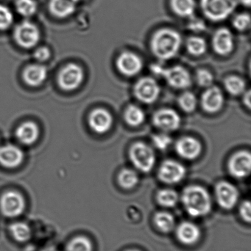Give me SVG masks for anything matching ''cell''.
Returning a JSON list of instances; mask_svg holds the SVG:
<instances>
[{
	"instance_id": "30",
	"label": "cell",
	"mask_w": 251,
	"mask_h": 251,
	"mask_svg": "<svg viewBox=\"0 0 251 251\" xmlns=\"http://www.w3.org/2000/svg\"><path fill=\"white\" fill-rule=\"evenodd\" d=\"M158 203L165 207H173L178 203V193L175 190L171 189H164L158 192L157 196Z\"/></svg>"
},
{
	"instance_id": "37",
	"label": "cell",
	"mask_w": 251,
	"mask_h": 251,
	"mask_svg": "<svg viewBox=\"0 0 251 251\" xmlns=\"http://www.w3.org/2000/svg\"><path fill=\"white\" fill-rule=\"evenodd\" d=\"M152 141L156 149L165 151L170 146L172 143V138L167 134L161 133V134H154L152 137Z\"/></svg>"
},
{
	"instance_id": "35",
	"label": "cell",
	"mask_w": 251,
	"mask_h": 251,
	"mask_svg": "<svg viewBox=\"0 0 251 251\" xmlns=\"http://www.w3.org/2000/svg\"><path fill=\"white\" fill-rule=\"evenodd\" d=\"M13 22V15L11 10L6 6L0 4V30L8 29Z\"/></svg>"
},
{
	"instance_id": "14",
	"label": "cell",
	"mask_w": 251,
	"mask_h": 251,
	"mask_svg": "<svg viewBox=\"0 0 251 251\" xmlns=\"http://www.w3.org/2000/svg\"><path fill=\"white\" fill-rule=\"evenodd\" d=\"M168 85L175 89H186L192 84L191 76L188 71L181 66L165 69L163 75Z\"/></svg>"
},
{
	"instance_id": "40",
	"label": "cell",
	"mask_w": 251,
	"mask_h": 251,
	"mask_svg": "<svg viewBox=\"0 0 251 251\" xmlns=\"http://www.w3.org/2000/svg\"><path fill=\"white\" fill-rule=\"evenodd\" d=\"M34 57L38 61H46L50 57V50L46 47H39L34 52Z\"/></svg>"
},
{
	"instance_id": "9",
	"label": "cell",
	"mask_w": 251,
	"mask_h": 251,
	"mask_svg": "<svg viewBox=\"0 0 251 251\" xmlns=\"http://www.w3.org/2000/svg\"><path fill=\"white\" fill-rule=\"evenodd\" d=\"M187 170L184 165L177 161L168 159L162 162L159 167L158 176L165 184H177L184 179Z\"/></svg>"
},
{
	"instance_id": "22",
	"label": "cell",
	"mask_w": 251,
	"mask_h": 251,
	"mask_svg": "<svg viewBox=\"0 0 251 251\" xmlns=\"http://www.w3.org/2000/svg\"><path fill=\"white\" fill-rule=\"evenodd\" d=\"M76 4L73 0H50L49 10L55 17L65 19L75 12Z\"/></svg>"
},
{
	"instance_id": "27",
	"label": "cell",
	"mask_w": 251,
	"mask_h": 251,
	"mask_svg": "<svg viewBox=\"0 0 251 251\" xmlns=\"http://www.w3.org/2000/svg\"><path fill=\"white\" fill-rule=\"evenodd\" d=\"M224 86L231 95L239 96L245 92L246 84L244 79L240 76H230L224 80Z\"/></svg>"
},
{
	"instance_id": "19",
	"label": "cell",
	"mask_w": 251,
	"mask_h": 251,
	"mask_svg": "<svg viewBox=\"0 0 251 251\" xmlns=\"http://www.w3.org/2000/svg\"><path fill=\"white\" fill-rule=\"evenodd\" d=\"M24 153L19 147L8 144L0 147V164L7 168H14L22 164Z\"/></svg>"
},
{
	"instance_id": "46",
	"label": "cell",
	"mask_w": 251,
	"mask_h": 251,
	"mask_svg": "<svg viewBox=\"0 0 251 251\" xmlns=\"http://www.w3.org/2000/svg\"><path fill=\"white\" fill-rule=\"evenodd\" d=\"M74 1H75V3H78V1H81V0H73Z\"/></svg>"
},
{
	"instance_id": "5",
	"label": "cell",
	"mask_w": 251,
	"mask_h": 251,
	"mask_svg": "<svg viewBox=\"0 0 251 251\" xmlns=\"http://www.w3.org/2000/svg\"><path fill=\"white\" fill-rule=\"evenodd\" d=\"M13 37L16 44L22 48H32L39 41V29L35 24L24 21L15 28Z\"/></svg>"
},
{
	"instance_id": "36",
	"label": "cell",
	"mask_w": 251,
	"mask_h": 251,
	"mask_svg": "<svg viewBox=\"0 0 251 251\" xmlns=\"http://www.w3.org/2000/svg\"><path fill=\"white\" fill-rule=\"evenodd\" d=\"M196 80L200 87L209 88L213 84L214 76L209 71L200 69L196 74Z\"/></svg>"
},
{
	"instance_id": "34",
	"label": "cell",
	"mask_w": 251,
	"mask_h": 251,
	"mask_svg": "<svg viewBox=\"0 0 251 251\" xmlns=\"http://www.w3.org/2000/svg\"><path fill=\"white\" fill-rule=\"evenodd\" d=\"M66 251H92V245L86 237H77L66 246Z\"/></svg>"
},
{
	"instance_id": "2",
	"label": "cell",
	"mask_w": 251,
	"mask_h": 251,
	"mask_svg": "<svg viewBox=\"0 0 251 251\" xmlns=\"http://www.w3.org/2000/svg\"><path fill=\"white\" fill-rule=\"evenodd\" d=\"M181 199L189 215L195 218L205 216L212 209L210 196L207 190L200 186L191 185L186 187Z\"/></svg>"
},
{
	"instance_id": "25",
	"label": "cell",
	"mask_w": 251,
	"mask_h": 251,
	"mask_svg": "<svg viewBox=\"0 0 251 251\" xmlns=\"http://www.w3.org/2000/svg\"><path fill=\"white\" fill-rule=\"evenodd\" d=\"M125 122L131 126H139L145 120L144 111L138 106L131 104L127 107L125 112Z\"/></svg>"
},
{
	"instance_id": "7",
	"label": "cell",
	"mask_w": 251,
	"mask_h": 251,
	"mask_svg": "<svg viewBox=\"0 0 251 251\" xmlns=\"http://www.w3.org/2000/svg\"><path fill=\"white\" fill-rule=\"evenodd\" d=\"M25 209V201L20 193L7 191L0 199V209L7 218H16L22 215Z\"/></svg>"
},
{
	"instance_id": "10",
	"label": "cell",
	"mask_w": 251,
	"mask_h": 251,
	"mask_svg": "<svg viewBox=\"0 0 251 251\" xmlns=\"http://www.w3.org/2000/svg\"><path fill=\"white\" fill-rule=\"evenodd\" d=\"M229 174L236 178H243L250 175L251 155L247 151H240L233 154L228 162Z\"/></svg>"
},
{
	"instance_id": "33",
	"label": "cell",
	"mask_w": 251,
	"mask_h": 251,
	"mask_svg": "<svg viewBox=\"0 0 251 251\" xmlns=\"http://www.w3.org/2000/svg\"><path fill=\"white\" fill-rule=\"evenodd\" d=\"M178 104L181 110L186 113H193L197 105V100L195 95L192 92H185L178 99Z\"/></svg>"
},
{
	"instance_id": "15",
	"label": "cell",
	"mask_w": 251,
	"mask_h": 251,
	"mask_svg": "<svg viewBox=\"0 0 251 251\" xmlns=\"http://www.w3.org/2000/svg\"><path fill=\"white\" fill-rule=\"evenodd\" d=\"M175 151L181 157L187 160H193L201 153L202 145L197 139L187 136L177 140Z\"/></svg>"
},
{
	"instance_id": "42",
	"label": "cell",
	"mask_w": 251,
	"mask_h": 251,
	"mask_svg": "<svg viewBox=\"0 0 251 251\" xmlns=\"http://www.w3.org/2000/svg\"><path fill=\"white\" fill-rule=\"evenodd\" d=\"M150 70L156 76H162L164 71H165V68H163V66L159 64H153L150 66Z\"/></svg>"
},
{
	"instance_id": "28",
	"label": "cell",
	"mask_w": 251,
	"mask_h": 251,
	"mask_svg": "<svg viewBox=\"0 0 251 251\" xmlns=\"http://www.w3.org/2000/svg\"><path fill=\"white\" fill-rule=\"evenodd\" d=\"M10 232L14 240L19 243L28 241L31 237V229L25 223L17 222L10 226Z\"/></svg>"
},
{
	"instance_id": "11",
	"label": "cell",
	"mask_w": 251,
	"mask_h": 251,
	"mask_svg": "<svg viewBox=\"0 0 251 251\" xmlns=\"http://www.w3.org/2000/svg\"><path fill=\"white\" fill-rule=\"evenodd\" d=\"M116 66L121 75L134 76L141 72L143 62L141 57L131 51H124L118 56Z\"/></svg>"
},
{
	"instance_id": "26",
	"label": "cell",
	"mask_w": 251,
	"mask_h": 251,
	"mask_svg": "<svg viewBox=\"0 0 251 251\" xmlns=\"http://www.w3.org/2000/svg\"><path fill=\"white\" fill-rule=\"evenodd\" d=\"M118 182L120 187L125 190H131L137 186L139 182L137 173L129 168H124L118 175Z\"/></svg>"
},
{
	"instance_id": "17",
	"label": "cell",
	"mask_w": 251,
	"mask_h": 251,
	"mask_svg": "<svg viewBox=\"0 0 251 251\" xmlns=\"http://www.w3.org/2000/svg\"><path fill=\"white\" fill-rule=\"evenodd\" d=\"M224 96L218 87L210 86L201 97V107L207 113H216L222 109Z\"/></svg>"
},
{
	"instance_id": "39",
	"label": "cell",
	"mask_w": 251,
	"mask_h": 251,
	"mask_svg": "<svg viewBox=\"0 0 251 251\" xmlns=\"http://www.w3.org/2000/svg\"><path fill=\"white\" fill-rule=\"evenodd\" d=\"M240 216L246 222L250 223L251 221V206L249 201H246L242 203L240 206Z\"/></svg>"
},
{
	"instance_id": "38",
	"label": "cell",
	"mask_w": 251,
	"mask_h": 251,
	"mask_svg": "<svg viewBox=\"0 0 251 251\" xmlns=\"http://www.w3.org/2000/svg\"><path fill=\"white\" fill-rule=\"evenodd\" d=\"M233 26L239 31H245L251 26L250 15L241 13L237 15L233 20Z\"/></svg>"
},
{
	"instance_id": "3",
	"label": "cell",
	"mask_w": 251,
	"mask_h": 251,
	"mask_svg": "<svg viewBox=\"0 0 251 251\" xmlns=\"http://www.w3.org/2000/svg\"><path fill=\"white\" fill-rule=\"evenodd\" d=\"M129 157L133 165L142 173H149L154 168L156 154L148 145L142 142H137L129 149Z\"/></svg>"
},
{
	"instance_id": "31",
	"label": "cell",
	"mask_w": 251,
	"mask_h": 251,
	"mask_svg": "<svg viewBox=\"0 0 251 251\" xmlns=\"http://www.w3.org/2000/svg\"><path fill=\"white\" fill-rule=\"evenodd\" d=\"M187 48L189 52L194 56H200L204 54L207 50L206 41L200 37L194 36L189 38L187 42Z\"/></svg>"
},
{
	"instance_id": "45",
	"label": "cell",
	"mask_w": 251,
	"mask_h": 251,
	"mask_svg": "<svg viewBox=\"0 0 251 251\" xmlns=\"http://www.w3.org/2000/svg\"><path fill=\"white\" fill-rule=\"evenodd\" d=\"M42 251H57L54 248H46L45 249H44Z\"/></svg>"
},
{
	"instance_id": "32",
	"label": "cell",
	"mask_w": 251,
	"mask_h": 251,
	"mask_svg": "<svg viewBox=\"0 0 251 251\" xmlns=\"http://www.w3.org/2000/svg\"><path fill=\"white\" fill-rule=\"evenodd\" d=\"M16 8L24 17H30L36 13L38 4L35 0H16Z\"/></svg>"
},
{
	"instance_id": "16",
	"label": "cell",
	"mask_w": 251,
	"mask_h": 251,
	"mask_svg": "<svg viewBox=\"0 0 251 251\" xmlns=\"http://www.w3.org/2000/svg\"><path fill=\"white\" fill-rule=\"evenodd\" d=\"M88 122L90 128L94 132L103 134L112 128L113 117L108 110L103 108H97L90 113Z\"/></svg>"
},
{
	"instance_id": "29",
	"label": "cell",
	"mask_w": 251,
	"mask_h": 251,
	"mask_svg": "<svg viewBox=\"0 0 251 251\" xmlns=\"http://www.w3.org/2000/svg\"><path fill=\"white\" fill-rule=\"evenodd\" d=\"M154 222L158 228L165 233L170 232L175 227V219L173 216L166 212H160L156 214Z\"/></svg>"
},
{
	"instance_id": "41",
	"label": "cell",
	"mask_w": 251,
	"mask_h": 251,
	"mask_svg": "<svg viewBox=\"0 0 251 251\" xmlns=\"http://www.w3.org/2000/svg\"><path fill=\"white\" fill-rule=\"evenodd\" d=\"M190 29L196 32H200L205 29V25L200 21H194L190 24Z\"/></svg>"
},
{
	"instance_id": "4",
	"label": "cell",
	"mask_w": 251,
	"mask_h": 251,
	"mask_svg": "<svg viewBox=\"0 0 251 251\" xmlns=\"http://www.w3.org/2000/svg\"><path fill=\"white\" fill-rule=\"evenodd\" d=\"M237 0H201L200 6L205 16L213 21L225 20L235 10Z\"/></svg>"
},
{
	"instance_id": "44",
	"label": "cell",
	"mask_w": 251,
	"mask_h": 251,
	"mask_svg": "<svg viewBox=\"0 0 251 251\" xmlns=\"http://www.w3.org/2000/svg\"><path fill=\"white\" fill-rule=\"evenodd\" d=\"M243 5L246 6V7H250L251 0H239Z\"/></svg>"
},
{
	"instance_id": "20",
	"label": "cell",
	"mask_w": 251,
	"mask_h": 251,
	"mask_svg": "<svg viewBox=\"0 0 251 251\" xmlns=\"http://www.w3.org/2000/svg\"><path fill=\"white\" fill-rule=\"evenodd\" d=\"M177 237L183 244L193 245L198 241L200 237V228L191 222H184L178 226Z\"/></svg>"
},
{
	"instance_id": "12",
	"label": "cell",
	"mask_w": 251,
	"mask_h": 251,
	"mask_svg": "<svg viewBox=\"0 0 251 251\" xmlns=\"http://www.w3.org/2000/svg\"><path fill=\"white\" fill-rule=\"evenodd\" d=\"M181 122L179 114L172 109H160L153 116V125L164 131H176Z\"/></svg>"
},
{
	"instance_id": "23",
	"label": "cell",
	"mask_w": 251,
	"mask_h": 251,
	"mask_svg": "<svg viewBox=\"0 0 251 251\" xmlns=\"http://www.w3.org/2000/svg\"><path fill=\"white\" fill-rule=\"evenodd\" d=\"M47 76V70L42 65H30L26 68L23 73L24 80L30 86L41 85Z\"/></svg>"
},
{
	"instance_id": "43",
	"label": "cell",
	"mask_w": 251,
	"mask_h": 251,
	"mask_svg": "<svg viewBox=\"0 0 251 251\" xmlns=\"http://www.w3.org/2000/svg\"><path fill=\"white\" fill-rule=\"evenodd\" d=\"M251 91H248L247 92L245 93L244 97H243V103L249 109H251Z\"/></svg>"
},
{
	"instance_id": "21",
	"label": "cell",
	"mask_w": 251,
	"mask_h": 251,
	"mask_svg": "<svg viewBox=\"0 0 251 251\" xmlns=\"http://www.w3.org/2000/svg\"><path fill=\"white\" fill-rule=\"evenodd\" d=\"M39 135L38 126L32 122H25L18 127L16 136L21 143L27 146L33 144Z\"/></svg>"
},
{
	"instance_id": "6",
	"label": "cell",
	"mask_w": 251,
	"mask_h": 251,
	"mask_svg": "<svg viewBox=\"0 0 251 251\" xmlns=\"http://www.w3.org/2000/svg\"><path fill=\"white\" fill-rule=\"evenodd\" d=\"M160 92L158 82L148 76L139 79L134 85V96L139 101L144 104H153L159 98Z\"/></svg>"
},
{
	"instance_id": "13",
	"label": "cell",
	"mask_w": 251,
	"mask_h": 251,
	"mask_svg": "<svg viewBox=\"0 0 251 251\" xmlns=\"http://www.w3.org/2000/svg\"><path fill=\"white\" fill-rule=\"evenodd\" d=\"M215 195L220 206L225 209H232L238 201V190L228 181L218 183L215 187Z\"/></svg>"
},
{
	"instance_id": "24",
	"label": "cell",
	"mask_w": 251,
	"mask_h": 251,
	"mask_svg": "<svg viewBox=\"0 0 251 251\" xmlns=\"http://www.w3.org/2000/svg\"><path fill=\"white\" fill-rule=\"evenodd\" d=\"M170 4L174 13L181 17H191L195 10V0H171Z\"/></svg>"
},
{
	"instance_id": "8",
	"label": "cell",
	"mask_w": 251,
	"mask_h": 251,
	"mask_svg": "<svg viewBox=\"0 0 251 251\" xmlns=\"http://www.w3.org/2000/svg\"><path fill=\"white\" fill-rule=\"evenodd\" d=\"M84 79L82 68L78 65L70 63L63 68L58 75V84L65 91H73L78 88Z\"/></svg>"
},
{
	"instance_id": "18",
	"label": "cell",
	"mask_w": 251,
	"mask_h": 251,
	"mask_svg": "<svg viewBox=\"0 0 251 251\" xmlns=\"http://www.w3.org/2000/svg\"><path fill=\"white\" fill-rule=\"evenodd\" d=\"M214 51L221 56L228 55L234 50V36L226 28L218 29L212 38Z\"/></svg>"
},
{
	"instance_id": "1",
	"label": "cell",
	"mask_w": 251,
	"mask_h": 251,
	"mask_svg": "<svg viewBox=\"0 0 251 251\" xmlns=\"http://www.w3.org/2000/svg\"><path fill=\"white\" fill-rule=\"evenodd\" d=\"M181 45V37L172 29H161L153 35L150 42L152 52L160 60H168L176 55Z\"/></svg>"
},
{
	"instance_id": "47",
	"label": "cell",
	"mask_w": 251,
	"mask_h": 251,
	"mask_svg": "<svg viewBox=\"0 0 251 251\" xmlns=\"http://www.w3.org/2000/svg\"><path fill=\"white\" fill-rule=\"evenodd\" d=\"M137 251V250H130V251Z\"/></svg>"
}]
</instances>
